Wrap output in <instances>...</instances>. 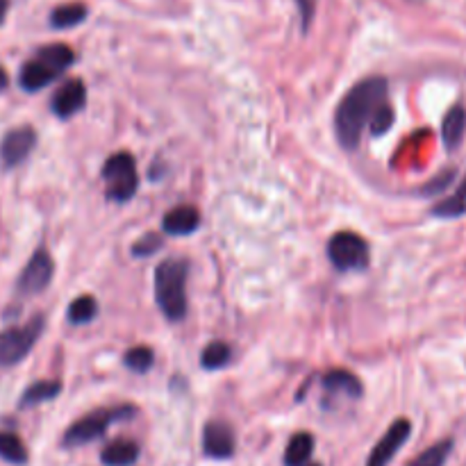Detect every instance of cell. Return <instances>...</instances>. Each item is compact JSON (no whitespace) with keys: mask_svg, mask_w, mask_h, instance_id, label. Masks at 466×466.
<instances>
[{"mask_svg":"<svg viewBox=\"0 0 466 466\" xmlns=\"http://www.w3.org/2000/svg\"><path fill=\"white\" fill-rule=\"evenodd\" d=\"M390 96V85L382 76H371L360 80L349 94L341 98L335 112V132L339 144L346 150L358 148L362 132L367 130L369 123L378 114L382 105H387Z\"/></svg>","mask_w":466,"mask_h":466,"instance_id":"1","label":"cell"},{"mask_svg":"<svg viewBox=\"0 0 466 466\" xmlns=\"http://www.w3.org/2000/svg\"><path fill=\"white\" fill-rule=\"evenodd\" d=\"M76 62V53L66 44L41 46L18 71V86L25 94H36L53 85L71 64Z\"/></svg>","mask_w":466,"mask_h":466,"instance_id":"2","label":"cell"},{"mask_svg":"<svg viewBox=\"0 0 466 466\" xmlns=\"http://www.w3.org/2000/svg\"><path fill=\"white\" fill-rule=\"evenodd\" d=\"M187 259L168 258L155 268V300L168 321H182L187 317Z\"/></svg>","mask_w":466,"mask_h":466,"instance_id":"3","label":"cell"},{"mask_svg":"<svg viewBox=\"0 0 466 466\" xmlns=\"http://www.w3.org/2000/svg\"><path fill=\"white\" fill-rule=\"evenodd\" d=\"M46 328V319L41 314L32 317L23 326H12L0 330V369H9L21 364L39 341Z\"/></svg>","mask_w":466,"mask_h":466,"instance_id":"4","label":"cell"},{"mask_svg":"<svg viewBox=\"0 0 466 466\" xmlns=\"http://www.w3.org/2000/svg\"><path fill=\"white\" fill-rule=\"evenodd\" d=\"M137 414V408L132 405H121V408H109V410H98V412H91L86 417L77 419L66 432H64V446H85L89 441L100 440V437L107 432V428L114 421H123V419H130Z\"/></svg>","mask_w":466,"mask_h":466,"instance_id":"5","label":"cell"},{"mask_svg":"<svg viewBox=\"0 0 466 466\" xmlns=\"http://www.w3.org/2000/svg\"><path fill=\"white\" fill-rule=\"evenodd\" d=\"M105 196L114 203H127L137 194L139 176H137V164L130 153H114L103 164Z\"/></svg>","mask_w":466,"mask_h":466,"instance_id":"6","label":"cell"},{"mask_svg":"<svg viewBox=\"0 0 466 466\" xmlns=\"http://www.w3.org/2000/svg\"><path fill=\"white\" fill-rule=\"evenodd\" d=\"M328 258H330L332 267L339 271H364L369 267V244L364 237L358 232L341 230L335 232L328 241Z\"/></svg>","mask_w":466,"mask_h":466,"instance_id":"7","label":"cell"},{"mask_svg":"<svg viewBox=\"0 0 466 466\" xmlns=\"http://www.w3.org/2000/svg\"><path fill=\"white\" fill-rule=\"evenodd\" d=\"M55 276V262L46 248H39L32 253L27 264L23 267L21 276L16 280V291L21 296H36L48 289Z\"/></svg>","mask_w":466,"mask_h":466,"instance_id":"8","label":"cell"},{"mask_svg":"<svg viewBox=\"0 0 466 466\" xmlns=\"http://www.w3.org/2000/svg\"><path fill=\"white\" fill-rule=\"evenodd\" d=\"M36 148V132L30 126H18L12 127L3 135L0 139V167L5 171H12V168L21 167L27 157L32 155V150Z\"/></svg>","mask_w":466,"mask_h":466,"instance_id":"9","label":"cell"},{"mask_svg":"<svg viewBox=\"0 0 466 466\" xmlns=\"http://www.w3.org/2000/svg\"><path fill=\"white\" fill-rule=\"evenodd\" d=\"M410 435H412V423L408 419H399V421L391 423L390 431L385 432V437L378 441L376 449L369 455L367 466H390L394 455L400 451V446L410 440Z\"/></svg>","mask_w":466,"mask_h":466,"instance_id":"10","label":"cell"},{"mask_svg":"<svg viewBox=\"0 0 466 466\" xmlns=\"http://www.w3.org/2000/svg\"><path fill=\"white\" fill-rule=\"evenodd\" d=\"M86 105V86L80 77H71L57 86V91L50 98V109L57 118H71L77 112H82Z\"/></svg>","mask_w":466,"mask_h":466,"instance_id":"11","label":"cell"},{"mask_svg":"<svg viewBox=\"0 0 466 466\" xmlns=\"http://www.w3.org/2000/svg\"><path fill=\"white\" fill-rule=\"evenodd\" d=\"M237 441L235 431L226 421H209L203 432V451L205 455L214 460H228L235 455Z\"/></svg>","mask_w":466,"mask_h":466,"instance_id":"12","label":"cell"},{"mask_svg":"<svg viewBox=\"0 0 466 466\" xmlns=\"http://www.w3.org/2000/svg\"><path fill=\"white\" fill-rule=\"evenodd\" d=\"M200 226V212L194 205H177V208L168 209L162 218V230L173 237H187L196 232Z\"/></svg>","mask_w":466,"mask_h":466,"instance_id":"13","label":"cell"},{"mask_svg":"<svg viewBox=\"0 0 466 466\" xmlns=\"http://www.w3.org/2000/svg\"><path fill=\"white\" fill-rule=\"evenodd\" d=\"M323 390L328 394H341L349 396V399H362L364 387L362 382L358 380V376L350 371H344V369H332L323 376Z\"/></svg>","mask_w":466,"mask_h":466,"instance_id":"14","label":"cell"},{"mask_svg":"<svg viewBox=\"0 0 466 466\" xmlns=\"http://www.w3.org/2000/svg\"><path fill=\"white\" fill-rule=\"evenodd\" d=\"M59 394H62V382L59 380H36L23 391L21 399H18V408H35V405L55 400Z\"/></svg>","mask_w":466,"mask_h":466,"instance_id":"15","label":"cell"},{"mask_svg":"<svg viewBox=\"0 0 466 466\" xmlns=\"http://www.w3.org/2000/svg\"><path fill=\"white\" fill-rule=\"evenodd\" d=\"M464 132H466V109L462 105H455L446 112L444 123H441V137H444V144L446 148L453 150L458 148L460 141L464 139Z\"/></svg>","mask_w":466,"mask_h":466,"instance_id":"16","label":"cell"},{"mask_svg":"<svg viewBox=\"0 0 466 466\" xmlns=\"http://www.w3.org/2000/svg\"><path fill=\"white\" fill-rule=\"evenodd\" d=\"M139 444L130 440H116L107 444L100 460H103L105 466H132L139 460Z\"/></svg>","mask_w":466,"mask_h":466,"instance_id":"17","label":"cell"},{"mask_svg":"<svg viewBox=\"0 0 466 466\" xmlns=\"http://www.w3.org/2000/svg\"><path fill=\"white\" fill-rule=\"evenodd\" d=\"M86 16H89L86 5L64 3V5H57V7L50 12L48 21H50V27H55V30H68V27L80 25Z\"/></svg>","mask_w":466,"mask_h":466,"instance_id":"18","label":"cell"},{"mask_svg":"<svg viewBox=\"0 0 466 466\" xmlns=\"http://www.w3.org/2000/svg\"><path fill=\"white\" fill-rule=\"evenodd\" d=\"M314 453V437L309 432H296L285 451V466H305Z\"/></svg>","mask_w":466,"mask_h":466,"instance_id":"19","label":"cell"},{"mask_svg":"<svg viewBox=\"0 0 466 466\" xmlns=\"http://www.w3.org/2000/svg\"><path fill=\"white\" fill-rule=\"evenodd\" d=\"M96 317H98V300L94 296H77L66 309V319L73 326H85V323L94 321Z\"/></svg>","mask_w":466,"mask_h":466,"instance_id":"20","label":"cell"},{"mask_svg":"<svg viewBox=\"0 0 466 466\" xmlns=\"http://www.w3.org/2000/svg\"><path fill=\"white\" fill-rule=\"evenodd\" d=\"M0 460L14 466L27 464V449L21 437L14 435V432L0 431Z\"/></svg>","mask_w":466,"mask_h":466,"instance_id":"21","label":"cell"},{"mask_svg":"<svg viewBox=\"0 0 466 466\" xmlns=\"http://www.w3.org/2000/svg\"><path fill=\"white\" fill-rule=\"evenodd\" d=\"M232 360V349L226 344V341H212L203 349V355H200V364L208 371H217V369L228 367Z\"/></svg>","mask_w":466,"mask_h":466,"instance_id":"22","label":"cell"},{"mask_svg":"<svg viewBox=\"0 0 466 466\" xmlns=\"http://www.w3.org/2000/svg\"><path fill=\"white\" fill-rule=\"evenodd\" d=\"M432 214L441 218H455V217H464L466 214V177L462 180V185L455 189L453 196L444 198L441 203H437L432 208Z\"/></svg>","mask_w":466,"mask_h":466,"instance_id":"23","label":"cell"},{"mask_svg":"<svg viewBox=\"0 0 466 466\" xmlns=\"http://www.w3.org/2000/svg\"><path fill=\"white\" fill-rule=\"evenodd\" d=\"M123 364L130 369L132 373H148L155 364V353L148 346H135L123 355Z\"/></svg>","mask_w":466,"mask_h":466,"instance_id":"24","label":"cell"},{"mask_svg":"<svg viewBox=\"0 0 466 466\" xmlns=\"http://www.w3.org/2000/svg\"><path fill=\"white\" fill-rule=\"evenodd\" d=\"M451 451H453V440H444L440 444L431 446L428 451H423L417 460H412L408 466H444L449 460Z\"/></svg>","mask_w":466,"mask_h":466,"instance_id":"25","label":"cell"},{"mask_svg":"<svg viewBox=\"0 0 466 466\" xmlns=\"http://www.w3.org/2000/svg\"><path fill=\"white\" fill-rule=\"evenodd\" d=\"M391 126H394V109H391V105L387 103L378 109V114L373 116V121L369 123V130H371L373 137H382L390 132Z\"/></svg>","mask_w":466,"mask_h":466,"instance_id":"26","label":"cell"},{"mask_svg":"<svg viewBox=\"0 0 466 466\" xmlns=\"http://www.w3.org/2000/svg\"><path fill=\"white\" fill-rule=\"evenodd\" d=\"M164 246L162 235L157 232H148V235L141 237L135 246H132V255L135 258H148V255H155Z\"/></svg>","mask_w":466,"mask_h":466,"instance_id":"27","label":"cell"},{"mask_svg":"<svg viewBox=\"0 0 466 466\" xmlns=\"http://www.w3.org/2000/svg\"><path fill=\"white\" fill-rule=\"evenodd\" d=\"M300 9V18H303V30L308 32L309 25H312L314 12H317V0H296Z\"/></svg>","mask_w":466,"mask_h":466,"instance_id":"28","label":"cell"},{"mask_svg":"<svg viewBox=\"0 0 466 466\" xmlns=\"http://www.w3.org/2000/svg\"><path fill=\"white\" fill-rule=\"evenodd\" d=\"M7 86H9V73L0 66V94H3V91H7Z\"/></svg>","mask_w":466,"mask_h":466,"instance_id":"29","label":"cell"},{"mask_svg":"<svg viewBox=\"0 0 466 466\" xmlns=\"http://www.w3.org/2000/svg\"><path fill=\"white\" fill-rule=\"evenodd\" d=\"M7 12H9V0H0V25H3L5 18H7Z\"/></svg>","mask_w":466,"mask_h":466,"instance_id":"30","label":"cell"},{"mask_svg":"<svg viewBox=\"0 0 466 466\" xmlns=\"http://www.w3.org/2000/svg\"><path fill=\"white\" fill-rule=\"evenodd\" d=\"M305 466H321V464H312V462H308Z\"/></svg>","mask_w":466,"mask_h":466,"instance_id":"31","label":"cell"}]
</instances>
